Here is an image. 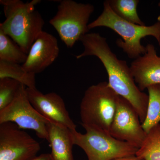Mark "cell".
Segmentation results:
<instances>
[{"label": "cell", "instance_id": "3957f363", "mask_svg": "<svg viewBox=\"0 0 160 160\" xmlns=\"http://www.w3.org/2000/svg\"><path fill=\"white\" fill-rule=\"evenodd\" d=\"M99 27L109 28L122 38L116 43L130 59H136L146 52V46L142 45L141 40L146 37H153L160 46V19L150 26L129 22L115 13L108 1L103 3L102 12L88 25L89 30Z\"/></svg>", "mask_w": 160, "mask_h": 160}, {"label": "cell", "instance_id": "277c9868", "mask_svg": "<svg viewBox=\"0 0 160 160\" xmlns=\"http://www.w3.org/2000/svg\"><path fill=\"white\" fill-rule=\"evenodd\" d=\"M119 97L107 82L89 86L80 104L82 126H91L109 132Z\"/></svg>", "mask_w": 160, "mask_h": 160}, {"label": "cell", "instance_id": "9a60e30c", "mask_svg": "<svg viewBox=\"0 0 160 160\" xmlns=\"http://www.w3.org/2000/svg\"><path fill=\"white\" fill-rule=\"evenodd\" d=\"M4 78L17 80L27 88H36L35 74L26 72L21 64L0 61V79Z\"/></svg>", "mask_w": 160, "mask_h": 160}, {"label": "cell", "instance_id": "44dd1931", "mask_svg": "<svg viewBox=\"0 0 160 160\" xmlns=\"http://www.w3.org/2000/svg\"><path fill=\"white\" fill-rule=\"evenodd\" d=\"M112 160H144L141 158L137 156L136 155H134L124 157L118 158Z\"/></svg>", "mask_w": 160, "mask_h": 160}, {"label": "cell", "instance_id": "7c38bea8", "mask_svg": "<svg viewBox=\"0 0 160 160\" xmlns=\"http://www.w3.org/2000/svg\"><path fill=\"white\" fill-rule=\"evenodd\" d=\"M146 47V52L132 61L130 66L135 82L142 91L160 84V57L152 44H148Z\"/></svg>", "mask_w": 160, "mask_h": 160}, {"label": "cell", "instance_id": "2e32d148", "mask_svg": "<svg viewBox=\"0 0 160 160\" xmlns=\"http://www.w3.org/2000/svg\"><path fill=\"white\" fill-rule=\"evenodd\" d=\"M27 56L11 38L0 31V61L23 64Z\"/></svg>", "mask_w": 160, "mask_h": 160}, {"label": "cell", "instance_id": "ba28073f", "mask_svg": "<svg viewBox=\"0 0 160 160\" xmlns=\"http://www.w3.org/2000/svg\"><path fill=\"white\" fill-rule=\"evenodd\" d=\"M39 143L14 123L0 124V160H32Z\"/></svg>", "mask_w": 160, "mask_h": 160}, {"label": "cell", "instance_id": "5bb4252c", "mask_svg": "<svg viewBox=\"0 0 160 160\" xmlns=\"http://www.w3.org/2000/svg\"><path fill=\"white\" fill-rule=\"evenodd\" d=\"M148 91V105L146 118L142 123L143 129L147 133L160 123V84L152 85Z\"/></svg>", "mask_w": 160, "mask_h": 160}, {"label": "cell", "instance_id": "4fadbf2b", "mask_svg": "<svg viewBox=\"0 0 160 160\" xmlns=\"http://www.w3.org/2000/svg\"><path fill=\"white\" fill-rule=\"evenodd\" d=\"M49 146L53 160H74V146L71 130L60 124L49 122L48 125Z\"/></svg>", "mask_w": 160, "mask_h": 160}, {"label": "cell", "instance_id": "ffe728a7", "mask_svg": "<svg viewBox=\"0 0 160 160\" xmlns=\"http://www.w3.org/2000/svg\"><path fill=\"white\" fill-rule=\"evenodd\" d=\"M32 160H53L50 153H43L38 156Z\"/></svg>", "mask_w": 160, "mask_h": 160}, {"label": "cell", "instance_id": "5b68a950", "mask_svg": "<svg viewBox=\"0 0 160 160\" xmlns=\"http://www.w3.org/2000/svg\"><path fill=\"white\" fill-rule=\"evenodd\" d=\"M82 133L71 130L74 145L82 149L88 160H112L118 158L134 155L138 148L124 141L115 138L109 132L87 126Z\"/></svg>", "mask_w": 160, "mask_h": 160}, {"label": "cell", "instance_id": "e0dca14e", "mask_svg": "<svg viewBox=\"0 0 160 160\" xmlns=\"http://www.w3.org/2000/svg\"><path fill=\"white\" fill-rule=\"evenodd\" d=\"M136 155L144 160H160V123L147 133Z\"/></svg>", "mask_w": 160, "mask_h": 160}, {"label": "cell", "instance_id": "ac0fdd59", "mask_svg": "<svg viewBox=\"0 0 160 160\" xmlns=\"http://www.w3.org/2000/svg\"><path fill=\"white\" fill-rule=\"evenodd\" d=\"M108 2L112 11L121 18L140 26H146L138 14V0H108Z\"/></svg>", "mask_w": 160, "mask_h": 160}, {"label": "cell", "instance_id": "7a4b0ae2", "mask_svg": "<svg viewBox=\"0 0 160 160\" xmlns=\"http://www.w3.org/2000/svg\"><path fill=\"white\" fill-rule=\"evenodd\" d=\"M40 0L24 2L21 0H1L6 19L0 31L15 42L26 53L43 31L45 21L35 6Z\"/></svg>", "mask_w": 160, "mask_h": 160}, {"label": "cell", "instance_id": "8992f818", "mask_svg": "<svg viewBox=\"0 0 160 160\" xmlns=\"http://www.w3.org/2000/svg\"><path fill=\"white\" fill-rule=\"evenodd\" d=\"M94 10V6L90 4L62 0L60 1L57 12L49 21V24L56 30L66 46L71 48L88 33L89 18Z\"/></svg>", "mask_w": 160, "mask_h": 160}, {"label": "cell", "instance_id": "8fae6325", "mask_svg": "<svg viewBox=\"0 0 160 160\" xmlns=\"http://www.w3.org/2000/svg\"><path fill=\"white\" fill-rule=\"evenodd\" d=\"M59 52L57 39L43 31L32 44L26 62L22 65L29 73H40L53 63Z\"/></svg>", "mask_w": 160, "mask_h": 160}, {"label": "cell", "instance_id": "6da1fadb", "mask_svg": "<svg viewBox=\"0 0 160 160\" xmlns=\"http://www.w3.org/2000/svg\"><path fill=\"white\" fill-rule=\"evenodd\" d=\"M84 51L76 56L77 59L89 56L97 57L102 63L108 75V84L119 96L127 100L137 112L141 123L146 118L148 95L141 91L132 76L126 61L119 59L112 51L106 38L91 32L80 38Z\"/></svg>", "mask_w": 160, "mask_h": 160}, {"label": "cell", "instance_id": "d6986e66", "mask_svg": "<svg viewBox=\"0 0 160 160\" xmlns=\"http://www.w3.org/2000/svg\"><path fill=\"white\" fill-rule=\"evenodd\" d=\"M22 84L17 80L9 78L0 79V111L11 104Z\"/></svg>", "mask_w": 160, "mask_h": 160}, {"label": "cell", "instance_id": "9c48e42d", "mask_svg": "<svg viewBox=\"0 0 160 160\" xmlns=\"http://www.w3.org/2000/svg\"><path fill=\"white\" fill-rule=\"evenodd\" d=\"M109 132L115 138L127 142L138 149L147 135L135 109L127 100L120 96Z\"/></svg>", "mask_w": 160, "mask_h": 160}, {"label": "cell", "instance_id": "52a82bcc", "mask_svg": "<svg viewBox=\"0 0 160 160\" xmlns=\"http://www.w3.org/2000/svg\"><path fill=\"white\" fill-rule=\"evenodd\" d=\"M26 89V86L22 84L11 104L0 111V124L14 123L21 129L34 131L39 138L48 142L50 121L42 116L31 105Z\"/></svg>", "mask_w": 160, "mask_h": 160}, {"label": "cell", "instance_id": "30bf717a", "mask_svg": "<svg viewBox=\"0 0 160 160\" xmlns=\"http://www.w3.org/2000/svg\"><path fill=\"white\" fill-rule=\"evenodd\" d=\"M31 105L43 117L50 122L66 126L72 130L77 126L70 118L62 98L54 92L44 94L37 88L26 87Z\"/></svg>", "mask_w": 160, "mask_h": 160}]
</instances>
